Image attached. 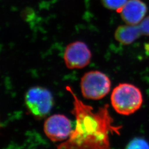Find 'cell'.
Listing matches in <instances>:
<instances>
[{
	"mask_svg": "<svg viewBox=\"0 0 149 149\" xmlns=\"http://www.w3.org/2000/svg\"><path fill=\"white\" fill-rule=\"evenodd\" d=\"M72 130L71 121L63 114H54L48 118L44 124L46 136L54 142L66 140Z\"/></svg>",
	"mask_w": 149,
	"mask_h": 149,
	"instance_id": "cell-5",
	"label": "cell"
},
{
	"mask_svg": "<svg viewBox=\"0 0 149 149\" xmlns=\"http://www.w3.org/2000/svg\"><path fill=\"white\" fill-rule=\"evenodd\" d=\"M25 103L28 111L38 119L45 117L53 106V97L49 91L42 87H33L27 91Z\"/></svg>",
	"mask_w": 149,
	"mask_h": 149,
	"instance_id": "cell-4",
	"label": "cell"
},
{
	"mask_svg": "<svg viewBox=\"0 0 149 149\" xmlns=\"http://www.w3.org/2000/svg\"><path fill=\"white\" fill-rule=\"evenodd\" d=\"M128 0H102L103 5L107 8L119 11Z\"/></svg>",
	"mask_w": 149,
	"mask_h": 149,
	"instance_id": "cell-10",
	"label": "cell"
},
{
	"mask_svg": "<svg viewBox=\"0 0 149 149\" xmlns=\"http://www.w3.org/2000/svg\"><path fill=\"white\" fill-rule=\"evenodd\" d=\"M118 12L127 24L138 25L145 18L148 7L141 0H128Z\"/></svg>",
	"mask_w": 149,
	"mask_h": 149,
	"instance_id": "cell-7",
	"label": "cell"
},
{
	"mask_svg": "<svg viewBox=\"0 0 149 149\" xmlns=\"http://www.w3.org/2000/svg\"><path fill=\"white\" fill-rule=\"evenodd\" d=\"M91 56L90 50L85 43L75 42L66 47L64 53V61L69 69H82L90 63Z\"/></svg>",
	"mask_w": 149,
	"mask_h": 149,
	"instance_id": "cell-6",
	"label": "cell"
},
{
	"mask_svg": "<svg viewBox=\"0 0 149 149\" xmlns=\"http://www.w3.org/2000/svg\"><path fill=\"white\" fill-rule=\"evenodd\" d=\"M111 101L113 109L117 113L130 116L140 109L144 98L138 87L131 84L122 83L113 89Z\"/></svg>",
	"mask_w": 149,
	"mask_h": 149,
	"instance_id": "cell-2",
	"label": "cell"
},
{
	"mask_svg": "<svg viewBox=\"0 0 149 149\" xmlns=\"http://www.w3.org/2000/svg\"><path fill=\"white\" fill-rule=\"evenodd\" d=\"M141 35L139 26L128 24L118 27L114 34L115 38L118 42L124 45L133 43Z\"/></svg>",
	"mask_w": 149,
	"mask_h": 149,
	"instance_id": "cell-8",
	"label": "cell"
},
{
	"mask_svg": "<svg viewBox=\"0 0 149 149\" xmlns=\"http://www.w3.org/2000/svg\"><path fill=\"white\" fill-rule=\"evenodd\" d=\"M111 81L104 73L91 71L84 74L81 80L83 96L88 100H99L107 96L111 90Z\"/></svg>",
	"mask_w": 149,
	"mask_h": 149,
	"instance_id": "cell-3",
	"label": "cell"
},
{
	"mask_svg": "<svg viewBox=\"0 0 149 149\" xmlns=\"http://www.w3.org/2000/svg\"><path fill=\"white\" fill-rule=\"evenodd\" d=\"M125 149H149V143L145 139L137 137L129 141Z\"/></svg>",
	"mask_w": 149,
	"mask_h": 149,
	"instance_id": "cell-9",
	"label": "cell"
},
{
	"mask_svg": "<svg viewBox=\"0 0 149 149\" xmlns=\"http://www.w3.org/2000/svg\"><path fill=\"white\" fill-rule=\"evenodd\" d=\"M66 89L73 98L71 113L76 126L69 138L56 149H111L109 135H120L122 127L114 124L109 105L95 110L80 100L71 87Z\"/></svg>",
	"mask_w": 149,
	"mask_h": 149,
	"instance_id": "cell-1",
	"label": "cell"
},
{
	"mask_svg": "<svg viewBox=\"0 0 149 149\" xmlns=\"http://www.w3.org/2000/svg\"><path fill=\"white\" fill-rule=\"evenodd\" d=\"M139 26L142 35L149 36V16L145 17Z\"/></svg>",
	"mask_w": 149,
	"mask_h": 149,
	"instance_id": "cell-11",
	"label": "cell"
}]
</instances>
